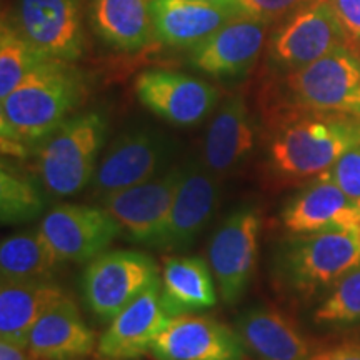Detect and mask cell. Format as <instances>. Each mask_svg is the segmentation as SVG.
Instances as JSON below:
<instances>
[{
  "label": "cell",
  "instance_id": "cell-15",
  "mask_svg": "<svg viewBox=\"0 0 360 360\" xmlns=\"http://www.w3.org/2000/svg\"><path fill=\"white\" fill-rule=\"evenodd\" d=\"M244 352L237 330L192 314L172 317L150 349L157 360H244Z\"/></svg>",
  "mask_w": 360,
  "mask_h": 360
},
{
  "label": "cell",
  "instance_id": "cell-27",
  "mask_svg": "<svg viewBox=\"0 0 360 360\" xmlns=\"http://www.w3.org/2000/svg\"><path fill=\"white\" fill-rule=\"evenodd\" d=\"M40 180L11 164H2L0 172V217L4 225L29 222L45 209Z\"/></svg>",
  "mask_w": 360,
  "mask_h": 360
},
{
  "label": "cell",
  "instance_id": "cell-31",
  "mask_svg": "<svg viewBox=\"0 0 360 360\" xmlns=\"http://www.w3.org/2000/svg\"><path fill=\"white\" fill-rule=\"evenodd\" d=\"M327 174L349 199L360 205V143L345 152Z\"/></svg>",
  "mask_w": 360,
  "mask_h": 360
},
{
  "label": "cell",
  "instance_id": "cell-35",
  "mask_svg": "<svg viewBox=\"0 0 360 360\" xmlns=\"http://www.w3.org/2000/svg\"><path fill=\"white\" fill-rule=\"evenodd\" d=\"M207 4H217V6H236V0H200Z\"/></svg>",
  "mask_w": 360,
  "mask_h": 360
},
{
  "label": "cell",
  "instance_id": "cell-2",
  "mask_svg": "<svg viewBox=\"0 0 360 360\" xmlns=\"http://www.w3.org/2000/svg\"><path fill=\"white\" fill-rule=\"evenodd\" d=\"M360 143V119L314 112L281 125L267 147V167L282 184H300L326 174Z\"/></svg>",
  "mask_w": 360,
  "mask_h": 360
},
{
  "label": "cell",
  "instance_id": "cell-9",
  "mask_svg": "<svg viewBox=\"0 0 360 360\" xmlns=\"http://www.w3.org/2000/svg\"><path fill=\"white\" fill-rule=\"evenodd\" d=\"M347 40L330 4L323 0L283 20L269 42V60L277 69L294 72L344 47Z\"/></svg>",
  "mask_w": 360,
  "mask_h": 360
},
{
  "label": "cell",
  "instance_id": "cell-8",
  "mask_svg": "<svg viewBox=\"0 0 360 360\" xmlns=\"http://www.w3.org/2000/svg\"><path fill=\"white\" fill-rule=\"evenodd\" d=\"M259 232V214L242 207L229 214L210 238L209 265L225 304L238 302L249 287L257 262Z\"/></svg>",
  "mask_w": 360,
  "mask_h": 360
},
{
  "label": "cell",
  "instance_id": "cell-12",
  "mask_svg": "<svg viewBox=\"0 0 360 360\" xmlns=\"http://www.w3.org/2000/svg\"><path fill=\"white\" fill-rule=\"evenodd\" d=\"M135 94L146 109L177 127L199 124L219 101V90L214 85L164 69L142 72L135 79Z\"/></svg>",
  "mask_w": 360,
  "mask_h": 360
},
{
  "label": "cell",
  "instance_id": "cell-29",
  "mask_svg": "<svg viewBox=\"0 0 360 360\" xmlns=\"http://www.w3.org/2000/svg\"><path fill=\"white\" fill-rule=\"evenodd\" d=\"M321 323L360 322V265L350 270L332 287V292L315 310Z\"/></svg>",
  "mask_w": 360,
  "mask_h": 360
},
{
  "label": "cell",
  "instance_id": "cell-5",
  "mask_svg": "<svg viewBox=\"0 0 360 360\" xmlns=\"http://www.w3.org/2000/svg\"><path fill=\"white\" fill-rule=\"evenodd\" d=\"M287 89L300 107L360 119V57L347 45L289 72Z\"/></svg>",
  "mask_w": 360,
  "mask_h": 360
},
{
  "label": "cell",
  "instance_id": "cell-34",
  "mask_svg": "<svg viewBox=\"0 0 360 360\" xmlns=\"http://www.w3.org/2000/svg\"><path fill=\"white\" fill-rule=\"evenodd\" d=\"M0 360H29L27 345L0 340Z\"/></svg>",
  "mask_w": 360,
  "mask_h": 360
},
{
  "label": "cell",
  "instance_id": "cell-22",
  "mask_svg": "<svg viewBox=\"0 0 360 360\" xmlns=\"http://www.w3.org/2000/svg\"><path fill=\"white\" fill-rule=\"evenodd\" d=\"M237 332L257 360H307L312 355L309 340L278 310L249 309L238 317Z\"/></svg>",
  "mask_w": 360,
  "mask_h": 360
},
{
  "label": "cell",
  "instance_id": "cell-16",
  "mask_svg": "<svg viewBox=\"0 0 360 360\" xmlns=\"http://www.w3.org/2000/svg\"><path fill=\"white\" fill-rule=\"evenodd\" d=\"M172 317L162 302L160 278L142 292L122 312L117 314L105 328L97 350L107 360H135L150 352Z\"/></svg>",
  "mask_w": 360,
  "mask_h": 360
},
{
  "label": "cell",
  "instance_id": "cell-25",
  "mask_svg": "<svg viewBox=\"0 0 360 360\" xmlns=\"http://www.w3.org/2000/svg\"><path fill=\"white\" fill-rule=\"evenodd\" d=\"M152 2L154 0H94V29L103 42L117 51H141L155 35Z\"/></svg>",
  "mask_w": 360,
  "mask_h": 360
},
{
  "label": "cell",
  "instance_id": "cell-6",
  "mask_svg": "<svg viewBox=\"0 0 360 360\" xmlns=\"http://www.w3.org/2000/svg\"><path fill=\"white\" fill-rule=\"evenodd\" d=\"M159 278L150 255L137 250L103 252L84 272V300L96 317L112 321Z\"/></svg>",
  "mask_w": 360,
  "mask_h": 360
},
{
  "label": "cell",
  "instance_id": "cell-17",
  "mask_svg": "<svg viewBox=\"0 0 360 360\" xmlns=\"http://www.w3.org/2000/svg\"><path fill=\"white\" fill-rule=\"evenodd\" d=\"M282 224L295 236L360 231V205L349 199L326 172L292 197L282 212Z\"/></svg>",
  "mask_w": 360,
  "mask_h": 360
},
{
  "label": "cell",
  "instance_id": "cell-14",
  "mask_svg": "<svg viewBox=\"0 0 360 360\" xmlns=\"http://www.w3.org/2000/svg\"><path fill=\"white\" fill-rule=\"evenodd\" d=\"M219 200V179L204 160L193 159L182 165V179L175 192L169 220L155 247L184 250L191 247L212 219Z\"/></svg>",
  "mask_w": 360,
  "mask_h": 360
},
{
  "label": "cell",
  "instance_id": "cell-24",
  "mask_svg": "<svg viewBox=\"0 0 360 360\" xmlns=\"http://www.w3.org/2000/svg\"><path fill=\"white\" fill-rule=\"evenodd\" d=\"M64 297L51 281L2 282L0 287V340L27 345L42 315Z\"/></svg>",
  "mask_w": 360,
  "mask_h": 360
},
{
  "label": "cell",
  "instance_id": "cell-10",
  "mask_svg": "<svg viewBox=\"0 0 360 360\" xmlns=\"http://www.w3.org/2000/svg\"><path fill=\"white\" fill-rule=\"evenodd\" d=\"M169 154V141L155 130L132 129L120 134L98 162L92 193L102 200L110 193L157 177Z\"/></svg>",
  "mask_w": 360,
  "mask_h": 360
},
{
  "label": "cell",
  "instance_id": "cell-1",
  "mask_svg": "<svg viewBox=\"0 0 360 360\" xmlns=\"http://www.w3.org/2000/svg\"><path fill=\"white\" fill-rule=\"evenodd\" d=\"M84 97L82 77L69 62L49 58L25 75L0 105L2 150L8 155H25L40 143Z\"/></svg>",
  "mask_w": 360,
  "mask_h": 360
},
{
  "label": "cell",
  "instance_id": "cell-33",
  "mask_svg": "<svg viewBox=\"0 0 360 360\" xmlns=\"http://www.w3.org/2000/svg\"><path fill=\"white\" fill-rule=\"evenodd\" d=\"M307 360H360V342H344L315 352Z\"/></svg>",
  "mask_w": 360,
  "mask_h": 360
},
{
  "label": "cell",
  "instance_id": "cell-21",
  "mask_svg": "<svg viewBox=\"0 0 360 360\" xmlns=\"http://www.w3.org/2000/svg\"><path fill=\"white\" fill-rule=\"evenodd\" d=\"M155 37L170 47L193 49L237 15L236 6L200 0H154Z\"/></svg>",
  "mask_w": 360,
  "mask_h": 360
},
{
  "label": "cell",
  "instance_id": "cell-19",
  "mask_svg": "<svg viewBox=\"0 0 360 360\" xmlns=\"http://www.w3.org/2000/svg\"><path fill=\"white\" fill-rule=\"evenodd\" d=\"M255 124L242 96L225 101L205 134L202 160L219 180L229 177L255 147Z\"/></svg>",
  "mask_w": 360,
  "mask_h": 360
},
{
  "label": "cell",
  "instance_id": "cell-23",
  "mask_svg": "<svg viewBox=\"0 0 360 360\" xmlns=\"http://www.w3.org/2000/svg\"><path fill=\"white\" fill-rule=\"evenodd\" d=\"M162 302L170 317L199 312L217 304L210 265L200 257H172L160 272Z\"/></svg>",
  "mask_w": 360,
  "mask_h": 360
},
{
  "label": "cell",
  "instance_id": "cell-13",
  "mask_svg": "<svg viewBox=\"0 0 360 360\" xmlns=\"http://www.w3.org/2000/svg\"><path fill=\"white\" fill-rule=\"evenodd\" d=\"M17 29L47 58L75 60L84 51L82 0H19Z\"/></svg>",
  "mask_w": 360,
  "mask_h": 360
},
{
  "label": "cell",
  "instance_id": "cell-36",
  "mask_svg": "<svg viewBox=\"0 0 360 360\" xmlns=\"http://www.w3.org/2000/svg\"><path fill=\"white\" fill-rule=\"evenodd\" d=\"M77 360H87V359H85V357H84V359H77Z\"/></svg>",
  "mask_w": 360,
  "mask_h": 360
},
{
  "label": "cell",
  "instance_id": "cell-28",
  "mask_svg": "<svg viewBox=\"0 0 360 360\" xmlns=\"http://www.w3.org/2000/svg\"><path fill=\"white\" fill-rule=\"evenodd\" d=\"M49 60L17 27L2 22L0 29V98H6L29 72Z\"/></svg>",
  "mask_w": 360,
  "mask_h": 360
},
{
  "label": "cell",
  "instance_id": "cell-32",
  "mask_svg": "<svg viewBox=\"0 0 360 360\" xmlns=\"http://www.w3.org/2000/svg\"><path fill=\"white\" fill-rule=\"evenodd\" d=\"M345 35L360 40V0H328Z\"/></svg>",
  "mask_w": 360,
  "mask_h": 360
},
{
  "label": "cell",
  "instance_id": "cell-18",
  "mask_svg": "<svg viewBox=\"0 0 360 360\" xmlns=\"http://www.w3.org/2000/svg\"><path fill=\"white\" fill-rule=\"evenodd\" d=\"M267 25L262 20L237 13L192 49V67L214 77H237L245 74L262 51Z\"/></svg>",
  "mask_w": 360,
  "mask_h": 360
},
{
  "label": "cell",
  "instance_id": "cell-30",
  "mask_svg": "<svg viewBox=\"0 0 360 360\" xmlns=\"http://www.w3.org/2000/svg\"><path fill=\"white\" fill-rule=\"evenodd\" d=\"M317 2L323 0H236V11L250 19L274 24Z\"/></svg>",
  "mask_w": 360,
  "mask_h": 360
},
{
  "label": "cell",
  "instance_id": "cell-20",
  "mask_svg": "<svg viewBox=\"0 0 360 360\" xmlns=\"http://www.w3.org/2000/svg\"><path fill=\"white\" fill-rule=\"evenodd\" d=\"M96 334L69 297L58 299L29 335V360H77L94 352Z\"/></svg>",
  "mask_w": 360,
  "mask_h": 360
},
{
  "label": "cell",
  "instance_id": "cell-4",
  "mask_svg": "<svg viewBox=\"0 0 360 360\" xmlns=\"http://www.w3.org/2000/svg\"><path fill=\"white\" fill-rule=\"evenodd\" d=\"M360 265V231L305 233L287 242L278 255V274L300 295L334 287Z\"/></svg>",
  "mask_w": 360,
  "mask_h": 360
},
{
  "label": "cell",
  "instance_id": "cell-11",
  "mask_svg": "<svg viewBox=\"0 0 360 360\" xmlns=\"http://www.w3.org/2000/svg\"><path fill=\"white\" fill-rule=\"evenodd\" d=\"M182 167L165 170L157 177L103 197V209L119 222L130 240L155 247L172 209Z\"/></svg>",
  "mask_w": 360,
  "mask_h": 360
},
{
  "label": "cell",
  "instance_id": "cell-26",
  "mask_svg": "<svg viewBox=\"0 0 360 360\" xmlns=\"http://www.w3.org/2000/svg\"><path fill=\"white\" fill-rule=\"evenodd\" d=\"M58 264L39 231L11 236L0 245L2 282L51 281Z\"/></svg>",
  "mask_w": 360,
  "mask_h": 360
},
{
  "label": "cell",
  "instance_id": "cell-7",
  "mask_svg": "<svg viewBox=\"0 0 360 360\" xmlns=\"http://www.w3.org/2000/svg\"><path fill=\"white\" fill-rule=\"evenodd\" d=\"M37 231L58 262L84 264L103 254L122 229L103 207L60 204L44 215Z\"/></svg>",
  "mask_w": 360,
  "mask_h": 360
},
{
  "label": "cell",
  "instance_id": "cell-3",
  "mask_svg": "<svg viewBox=\"0 0 360 360\" xmlns=\"http://www.w3.org/2000/svg\"><path fill=\"white\" fill-rule=\"evenodd\" d=\"M107 122L98 112L69 117L37 148L40 184L53 197H70L92 184Z\"/></svg>",
  "mask_w": 360,
  "mask_h": 360
}]
</instances>
